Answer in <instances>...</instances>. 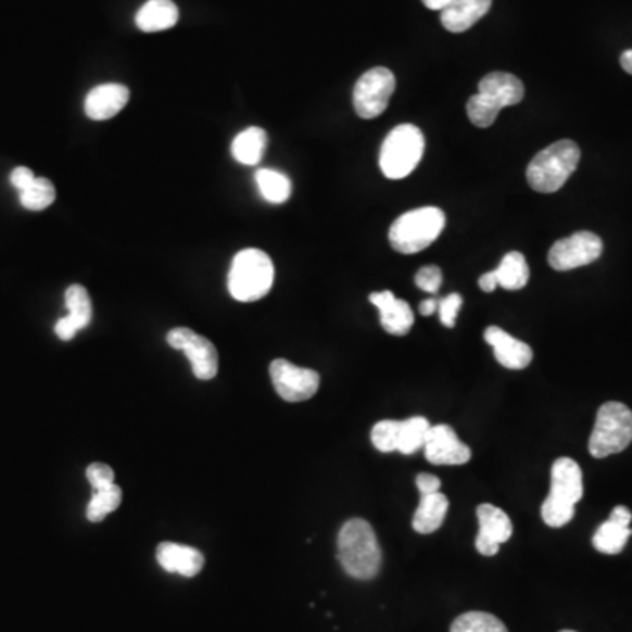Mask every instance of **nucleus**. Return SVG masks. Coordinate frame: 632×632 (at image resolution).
Here are the masks:
<instances>
[{"label":"nucleus","mask_w":632,"mask_h":632,"mask_svg":"<svg viewBox=\"0 0 632 632\" xmlns=\"http://www.w3.org/2000/svg\"><path fill=\"white\" fill-rule=\"evenodd\" d=\"M495 280L501 289L522 290L529 283V266H527L526 257L520 252H509L504 255L497 269L494 270Z\"/></svg>","instance_id":"nucleus-24"},{"label":"nucleus","mask_w":632,"mask_h":632,"mask_svg":"<svg viewBox=\"0 0 632 632\" xmlns=\"http://www.w3.org/2000/svg\"><path fill=\"white\" fill-rule=\"evenodd\" d=\"M424 4L432 11H443L445 8H448L454 0H421Z\"/></svg>","instance_id":"nucleus-39"},{"label":"nucleus","mask_w":632,"mask_h":632,"mask_svg":"<svg viewBox=\"0 0 632 632\" xmlns=\"http://www.w3.org/2000/svg\"><path fill=\"white\" fill-rule=\"evenodd\" d=\"M446 216L440 207L427 206L399 216L389 230L390 247L403 255H413L431 247L445 229Z\"/></svg>","instance_id":"nucleus-6"},{"label":"nucleus","mask_w":632,"mask_h":632,"mask_svg":"<svg viewBox=\"0 0 632 632\" xmlns=\"http://www.w3.org/2000/svg\"><path fill=\"white\" fill-rule=\"evenodd\" d=\"M275 281V266L269 255L257 248H247L232 258L229 292L239 303H253L269 292Z\"/></svg>","instance_id":"nucleus-5"},{"label":"nucleus","mask_w":632,"mask_h":632,"mask_svg":"<svg viewBox=\"0 0 632 632\" xmlns=\"http://www.w3.org/2000/svg\"><path fill=\"white\" fill-rule=\"evenodd\" d=\"M255 181H257L262 198L270 204H283V202L289 201L292 184H290L289 176H285L280 170L258 169Z\"/></svg>","instance_id":"nucleus-28"},{"label":"nucleus","mask_w":632,"mask_h":632,"mask_svg":"<svg viewBox=\"0 0 632 632\" xmlns=\"http://www.w3.org/2000/svg\"><path fill=\"white\" fill-rule=\"evenodd\" d=\"M583 497L582 469L573 458L560 457L552 466L551 494L541 506L543 522L554 529L568 526L574 517V506Z\"/></svg>","instance_id":"nucleus-3"},{"label":"nucleus","mask_w":632,"mask_h":632,"mask_svg":"<svg viewBox=\"0 0 632 632\" xmlns=\"http://www.w3.org/2000/svg\"><path fill=\"white\" fill-rule=\"evenodd\" d=\"M267 150V132L261 127H250L232 141V156L239 164L257 165Z\"/></svg>","instance_id":"nucleus-23"},{"label":"nucleus","mask_w":632,"mask_h":632,"mask_svg":"<svg viewBox=\"0 0 632 632\" xmlns=\"http://www.w3.org/2000/svg\"><path fill=\"white\" fill-rule=\"evenodd\" d=\"M429 429H431V424L424 417H412L408 420L399 421L397 452L403 455L417 454L418 450L426 445Z\"/></svg>","instance_id":"nucleus-27"},{"label":"nucleus","mask_w":632,"mask_h":632,"mask_svg":"<svg viewBox=\"0 0 632 632\" xmlns=\"http://www.w3.org/2000/svg\"><path fill=\"white\" fill-rule=\"evenodd\" d=\"M450 632H508V629L494 615L469 611L455 619Z\"/></svg>","instance_id":"nucleus-29"},{"label":"nucleus","mask_w":632,"mask_h":632,"mask_svg":"<svg viewBox=\"0 0 632 632\" xmlns=\"http://www.w3.org/2000/svg\"><path fill=\"white\" fill-rule=\"evenodd\" d=\"M485 341L494 349L495 361L506 369H526L532 361V349L523 341L517 340L501 327H489Z\"/></svg>","instance_id":"nucleus-17"},{"label":"nucleus","mask_w":632,"mask_h":632,"mask_svg":"<svg viewBox=\"0 0 632 632\" xmlns=\"http://www.w3.org/2000/svg\"><path fill=\"white\" fill-rule=\"evenodd\" d=\"M526 96L523 83L509 73L486 74L485 78L478 83V93L468 102V116L471 124L480 129H486L494 125L503 108L517 105Z\"/></svg>","instance_id":"nucleus-2"},{"label":"nucleus","mask_w":632,"mask_h":632,"mask_svg":"<svg viewBox=\"0 0 632 632\" xmlns=\"http://www.w3.org/2000/svg\"><path fill=\"white\" fill-rule=\"evenodd\" d=\"M438 304H440V299L431 298L420 303V315L431 316L438 312Z\"/></svg>","instance_id":"nucleus-38"},{"label":"nucleus","mask_w":632,"mask_h":632,"mask_svg":"<svg viewBox=\"0 0 632 632\" xmlns=\"http://www.w3.org/2000/svg\"><path fill=\"white\" fill-rule=\"evenodd\" d=\"M338 559L344 573L355 580H372L381 568V548L371 523L352 518L341 527L338 536Z\"/></svg>","instance_id":"nucleus-1"},{"label":"nucleus","mask_w":632,"mask_h":632,"mask_svg":"<svg viewBox=\"0 0 632 632\" xmlns=\"http://www.w3.org/2000/svg\"><path fill=\"white\" fill-rule=\"evenodd\" d=\"M582 159L577 142L560 139L541 150L527 167V184L540 193H555L566 185Z\"/></svg>","instance_id":"nucleus-4"},{"label":"nucleus","mask_w":632,"mask_h":632,"mask_svg":"<svg viewBox=\"0 0 632 632\" xmlns=\"http://www.w3.org/2000/svg\"><path fill=\"white\" fill-rule=\"evenodd\" d=\"M122 500H124V494H122V489L115 485V483L96 486V489H92V500L88 503V520L92 523L102 522L108 515L118 509Z\"/></svg>","instance_id":"nucleus-26"},{"label":"nucleus","mask_w":632,"mask_h":632,"mask_svg":"<svg viewBox=\"0 0 632 632\" xmlns=\"http://www.w3.org/2000/svg\"><path fill=\"white\" fill-rule=\"evenodd\" d=\"M448 514V500L441 492L421 495L417 511L413 515V529L418 534H431L445 522Z\"/></svg>","instance_id":"nucleus-22"},{"label":"nucleus","mask_w":632,"mask_h":632,"mask_svg":"<svg viewBox=\"0 0 632 632\" xmlns=\"http://www.w3.org/2000/svg\"><path fill=\"white\" fill-rule=\"evenodd\" d=\"M178 5L173 0H148L136 14V25L142 33H162L178 24Z\"/></svg>","instance_id":"nucleus-21"},{"label":"nucleus","mask_w":632,"mask_h":632,"mask_svg":"<svg viewBox=\"0 0 632 632\" xmlns=\"http://www.w3.org/2000/svg\"><path fill=\"white\" fill-rule=\"evenodd\" d=\"M426 150V139L417 125H397L390 130L385 141L381 144V173L389 179H403L412 175L420 164Z\"/></svg>","instance_id":"nucleus-7"},{"label":"nucleus","mask_w":632,"mask_h":632,"mask_svg":"<svg viewBox=\"0 0 632 632\" xmlns=\"http://www.w3.org/2000/svg\"><path fill=\"white\" fill-rule=\"evenodd\" d=\"M65 306L69 315L56 321L55 332L62 341H71L78 330L87 329L92 321L93 307L88 290L83 285H71L65 290Z\"/></svg>","instance_id":"nucleus-15"},{"label":"nucleus","mask_w":632,"mask_h":632,"mask_svg":"<svg viewBox=\"0 0 632 632\" xmlns=\"http://www.w3.org/2000/svg\"><path fill=\"white\" fill-rule=\"evenodd\" d=\"M88 483L96 486L108 485V483H115V471L108 466V464L93 463L87 469Z\"/></svg>","instance_id":"nucleus-34"},{"label":"nucleus","mask_w":632,"mask_h":632,"mask_svg":"<svg viewBox=\"0 0 632 632\" xmlns=\"http://www.w3.org/2000/svg\"><path fill=\"white\" fill-rule=\"evenodd\" d=\"M395 92V76L387 67H372L353 88V108L361 118L372 119L385 113Z\"/></svg>","instance_id":"nucleus-9"},{"label":"nucleus","mask_w":632,"mask_h":632,"mask_svg":"<svg viewBox=\"0 0 632 632\" xmlns=\"http://www.w3.org/2000/svg\"><path fill=\"white\" fill-rule=\"evenodd\" d=\"M603 255V241L589 230H580L559 239L548 252V264L555 270H571L589 266Z\"/></svg>","instance_id":"nucleus-10"},{"label":"nucleus","mask_w":632,"mask_h":632,"mask_svg":"<svg viewBox=\"0 0 632 632\" xmlns=\"http://www.w3.org/2000/svg\"><path fill=\"white\" fill-rule=\"evenodd\" d=\"M560 632H574V631H560Z\"/></svg>","instance_id":"nucleus-41"},{"label":"nucleus","mask_w":632,"mask_h":632,"mask_svg":"<svg viewBox=\"0 0 632 632\" xmlns=\"http://www.w3.org/2000/svg\"><path fill=\"white\" fill-rule=\"evenodd\" d=\"M620 65H622V69L625 73L632 76V50L623 51L622 55H620Z\"/></svg>","instance_id":"nucleus-40"},{"label":"nucleus","mask_w":632,"mask_h":632,"mask_svg":"<svg viewBox=\"0 0 632 632\" xmlns=\"http://www.w3.org/2000/svg\"><path fill=\"white\" fill-rule=\"evenodd\" d=\"M492 8V0H454L441 11V24L448 33H466Z\"/></svg>","instance_id":"nucleus-20"},{"label":"nucleus","mask_w":632,"mask_h":632,"mask_svg":"<svg viewBox=\"0 0 632 632\" xmlns=\"http://www.w3.org/2000/svg\"><path fill=\"white\" fill-rule=\"evenodd\" d=\"M129 88L119 83H104L93 88L85 99V113L96 122L113 118L129 102Z\"/></svg>","instance_id":"nucleus-16"},{"label":"nucleus","mask_w":632,"mask_h":632,"mask_svg":"<svg viewBox=\"0 0 632 632\" xmlns=\"http://www.w3.org/2000/svg\"><path fill=\"white\" fill-rule=\"evenodd\" d=\"M270 380L276 394L287 403H301L316 394L320 387V375L313 369L293 366L285 358H276L269 367Z\"/></svg>","instance_id":"nucleus-11"},{"label":"nucleus","mask_w":632,"mask_h":632,"mask_svg":"<svg viewBox=\"0 0 632 632\" xmlns=\"http://www.w3.org/2000/svg\"><path fill=\"white\" fill-rule=\"evenodd\" d=\"M417 486L420 491V495L434 494V492H440L441 481L440 478L434 477V475H429V472H421L417 477Z\"/></svg>","instance_id":"nucleus-36"},{"label":"nucleus","mask_w":632,"mask_h":632,"mask_svg":"<svg viewBox=\"0 0 632 632\" xmlns=\"http://www.w3.org/2000/svg\"><path fill=\"white\" fill-rule=\"evenodd\" d=\"M56 192L55 187L51 184L50 179L47 178H36L34 184L20 192V202L25 210L30 211H42L47 210L55 202Z\"/></svg>","instance_id":"nucleus-30"},{"label":"nucleus","mask_w":632,"mask_h":632,"mask_svg":"<svg viewBox=\"0 0 632 632\" xmlns=\"http://www.w3.org/2000/svg\"><path fill=\"white\" fill-rule=\"evenodd\" d=\"M631 534V526H623L614 518H608L592 538V545L601 554L617 555L623 551V546L628 545Z\"/></svg>","instance_id":"nucleus-25"},{"label":"nucleus","mask_w":632,"mask_h":632,"mask_svg":"<svg viewBox=\"0 0 632 632\" xmlns=\"http://www.w3.org/2000/svg\"><path fill=\"white\" fill-rule=\"evenodd\" d=\"M156 560L167 573L193 578L204 568V555L192 546L165 541L156 546Z\"/></svg>","instance_id":"nucleus-19"},{"label":"nucleus","mask_w":632,"mask_h":632,"mask_svg":"<svg viewBox=\"0 0 632 632\" xmlns=\"http://www.w3.org/2000/svg\"><path fill=\"white\" fill-rule=\"evenodd\" d=\"M478 283H480V289L486 293L494 292V290L500 287V285H497V280H495L494 270H491V273H485V275L481 276Z\"/></svg>","instance_id":"nucleus-37"},{"label":"nucleus","mask_w":632,"mask_h":632,"mask_svg":"<svg viewBox=\"0 0 632 632\" xmlns=\"http://www.w3.org/2000/svg\"><path fill=\"white\" fill-rule=\"evenodd\" d=\"M34 179H36V176H34L33 170L28 169V167H16L11 173V185L14 188H18L20 192L27 190L34 184Z\"/></svg>","instance_id":"nucleus-35"},{"label":"nucleus","mask_w":632,"mask_h":632,"mask_svg":"<svg viewBox=\"0 0 632 632\" xmlns=\"http://www.w3.org/2000/svg\"><path fill=\"white\" fill-rule=\"evenodd\" d=\"M399 421L381 420L372 427L371 441L376 450L383 454L397 452Z\"/></svg>","instance_id":"nucleus-31"},{"label":"nucleus","mask_w":632,"mask_h":632,"mask_svg":"<svg viewBox=\"0 0 632 632\" xmlns=\"http://www.w3.org/2000/svg\"><path fill=\"white\" fill-rule=\"evenodd\" d=\"M167 343L187 355L195 378L202 381L215 378L218 372V352L207 338L187 327H178L167 334Z\"/></svg>","instance_id":"nucleus-12"},{"label":"nucleus","mask_w":632,"mask_h":632,"mask_svg":"<svg viewBox=\"0 0 632 632\" xmlns=\"http://www.w3.org/2000/svg\"><path fill=\"white\" fill-rule=\"evenodd\" d=\"M480 532L477 536V551L485 557H494L501 545L514 534V523L503 509L494 504H480L477 509Z\"/></svg>","instance_id":"nucleus-14"},{"label":"nucleus","mask_w":632,"mask_h":632,"mask_svg":"<svg viewBox=\"0 0 632 632\" xmlns=\"http://www.w3.org/2000/svg\"><path fill=\"white\" fill-rule=\"evenodd\" d=\"M415 283L424 292L438 293V290L441 289V283H443V273L438 266L421 267L417 276H415Z\"/></svg>","instance_id":"nucleus-32"},{"label":"nucleus","mask_w":632,"mask_h":632,"mask_svg":"<svg viewBox=\"0 0 632 632\" xmlns=\"http://www.w3.org/2000/svg\"><path fill=\"white\" fill-rule=\"evenodd\" d=\"M369 301L378 307L381 327L392 336H406L412 330L415 315L406 301L395 298L394 292L383 290L369 295Z\"/></svg>","instance_id":"nucleus-18"},{"label":"nucleus","mask_w":632,"mask_h":632,"mask_svg":"<svg viewBox=\"0 0 632 632\" xmlns=\"http://www.w3.org/2000/svg\"><path fill=\"white\" fill-rule=\"evenodd\" d=\"M426 458L434 466H460L471 460V448L458 440L450 426H431L424 445Z\"/></svg>","instance_id":"nucleus-13"},{"label":"nucleus","mask_w":632,"mask_h":632,"mask_svg":"<svg viewBox=\"0 0 632 632\" xmlns=\"http://www.w3.org/2000/svg\"><path fill=\"white\" fill-rule=\"evenodd\" d=\"M632 443V412L622 403H606L597 412L596 426L589 440L594 458L620 454Z\"/></svg>","instance_id":"nucleus-8"},{"label":"nucleus","mask_w":632,"mask_h":632,"mask_svg":"<svg viewBox=\"0 0 632 632\" xmlns=\"http://www.w3.org/2000/svg\"><path fill=\"white\" fill-rule=\"evenodd\" d=\"M463 298L458 293H450L445 299H440V304H438V312H440L441 324L445 327H455V320H457L458 312L463 307Z\"/></svg>","instance_id":"nucleus-33"}]
</instances>
